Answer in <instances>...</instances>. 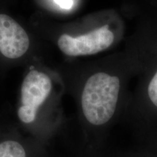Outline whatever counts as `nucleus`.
<instances>
[{"label": "nucleus", "mask_w": 157, "mask_h": 157, "mask_svg": "<svg viewBox=\"0 0 157 157\" xmlns=\"http://www.w3.org/2000/svg\"><path fill=\"white\" fill-rule=\"evenodd\" d=\"M120 90L117 76L100 72L92 75L84 85L82 107L86 119L99 126L112 118L117 109Z\"/></svg>", "instance_id": "nucleus-1"}, {"label": "nucleus", "mask_w": 157, "mask_h": 157, "mask_svg": "<svg viewBox=\"0 0 157 157\" xmlns=\"http://www.w3.org/2000/svg\"><path fill=\"white\" fill-rule=\"evenodd\" d=\"M52 82L46 74L31 70L27 74L21 87V105L17 111L19 119L23 123L33 122L39 108L48 97Z\"/></svg>", "instance_id": "nucleus-2"}, {"label": "nucleus", "mask_w": 157, "mask_h": 157, "mask_svg": "<svg viewBox=\"0 0 157 157\" xmlns=\"http://www.w3.org/2000/svg\"><path fill=\"white\" fill-rule=\"evenodd\" d=\"M113 41L114 34L106 25L75 37L63 34L59 37L58 46L66 56H89L106 50L111 46Z\"/></svg>", "instance_id": "nucleus-3"}, {"label": "nucleus", "mask_w": 157, "mask_h": 157, "mask_svg": "<svg viewBox=\"0 0 157 157\" xmlns=\"http://www.w3.org/2000/svg\"><path fill=\"white\" fill-rule=\"evenodd\" d=\"M29 44L23 27L9 15L0 14V52L7 58H21L29 50Z\"/></svg>", "instance_id": "nucleus-4"}, {"label": "nucleus", "mask_w": 157, "mask_h": 157, "mask_svg": "<svg viewBox=\"0 0 157 157\" xmlns=\"http://www.w3.org/2000/svg\"><path fill=\"white\" fill-rule=\"evenodd\" d=\"M0 157H26V154L19 143L6 140L0 143Z\"/></svg>", "instance_id": "nucleus-5"}, {"label": "nucleus", "mask_w": 157, "mask_h": 157, "mask_svg": "<svg viewBox=\"0 0 157 157\" xmlns=\"http://www.w3.org/2000/svg\"><path fill=\"white\" fill-rule=\"evenodd\" d=\"M148 94L151 101L157 107V71L148 84Z\"/></svg>", "instance_id": "nucleus-6"}, {"label": "nucleus", "mask_w": 157, "mask_h": 157, "mask_svg": "<svg viewBox=\"0 0 157 157\" xmlns=\"http://www.w3.org/2000/svg\"><path fill=\"white\" fill-rule=\"evenodd\" d=\"M55 2L64 9H70L72 6V0H55Z\"/></svg>", "instance_id": "nucleus-7"}]
</instances>
